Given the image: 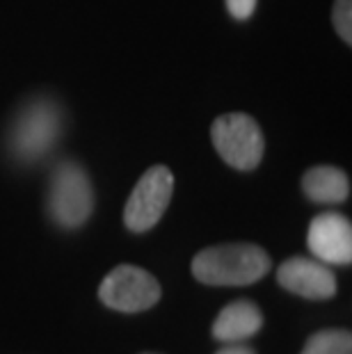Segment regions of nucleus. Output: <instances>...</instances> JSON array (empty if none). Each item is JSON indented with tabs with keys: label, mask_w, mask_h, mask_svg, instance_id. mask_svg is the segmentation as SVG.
I'll return each mask as SVG.
<instances>
[{
	"label": "nucleus",
	"mask_w": 352,
	"mask_h": 354,
	"mask_svg": "<svg viewBox=\"0 0 352 354\" xmlns=\"http://www.w3.org/2000/svg\"><path fill=\"white\" fill-rule=\"evenodd\" d=\"M270 270V256L250 243L217 245L192 259V274L206 286H250Z\"/></svg>",
	"instance_id": "1"
},
{
	"label": "nucleus",
	"mask_w": 352,
	"mask_h": 354,
	"mask_svg": "<svg viewBox=\"0 0 352 354\" xmlns=\"http://www.w3.org/2000/svg\"><path fill=\"white\" fill-rule=\"evenodd\" d=\"M62 135V110L53 99H35L19 112L10 131V151L19 162L44 160Z\"/></svg>",
	"instance_id": "2"
},
{
	"label": "nucleus",
	"mask_w": 352,
	"mask_h": 354,
	"mask_svg": "<svg viewBox=\"0 0 352 354\" xmlns=\"http://www.w3.org/2000/svg\"><path fill=\"white\" fill-rule=\"evenodd\" d=\"M94 210V192L87 171L78 162H59L48 185V213L62 229H78Z\"/></svg>",
	"instance_id": "3"
},
{
	"label": "nucleus",
	"mask_w": 352,
	"mask_h": 354,
	"mask_svg": "<svg viewBox=\"0 0 352 354\" xmlns=\"http://www.w3.org/2000/svg\"><path fill=\"white\" fill-rule=\"evenodd\" d=\"M213 145L222 160L234 169L250 171L259 167L266 151V140L259 124L245 112H231L215 119L213 128Z\"/></svg>",
	"instance_id": "4"
},
{
	"label": "nucleus",
	"mask_w": 352,
	"mask_h": 354,
	"mask_svg": "<svg viewBox=\"0 0 352 354\" xmlns=\"http://www.w3.org/2000/svg\"><path fill=\"white\" fill-rule=\"evenodd\" d=\"M172 192H174V174L165 165H156L145 171L124 208L126 229L133 233L154 229L169 206Z\"/></svg>",
	"instance_id": "5"
},
{
	"label": "nucleus",
	"mask_w": 352,
	"mask_h": 354,
	"mask_svg": "<svg viewBox=\"0 0 352 354\" xmlns=\"http://www.w3.org/2000/svg\"><path fill=\"white\" fill-rule=\"evenodd\" d=\"M160 283L151 272L136 266H119L99 286V299L112 311L140 313L160 299Z\"/></svg>",
	"instance_id": "6"
},
{
	"label": "nucleus",
	"mask_w": 352,
	"mask_h": 354,
	"mask_svg": "<svg viewBox=\"0 0 352 354\" xmlns=\"http://www.w3.org/2000/svg\"><path fill=\"white\" fill-rule=\"evenodd\" d=\"M306 245L318 261L327 266H350L352 261V224L339 213L316 215L309 224Z\"/></svg>",
	"instance_id": "7"
},
{
	"label": "nucleus",
	"mask_w": 352,
	"mask_h": 354,
	"mask_svg": "<svg viewBox=\"0 0 352 354\" xmlns=\"http://www.w3.org/2000/svg\"><path fill=\"white\" fill-rule=\"evenodd\" d=\"M277 281L288 292L306 299H329L336 292V277L323 261L293 256L277 270Z\"/></svg>",
	"instance_id": "8"
},
{
	"label": "nucleus",
	"mask_w": 352,
	"mask_h": 354,
	"mask_svg": "<svg viewBox=\"0 0 352 354\" xmlns=\"http://www.w3.org/2000/svg\"><path fill=\"white\" fill-rule=\"evenodd\" d=\"M263 327V313L250 299H238L224 306L213 322V338L220 343H241L259 334Z\"/></svg>",
	"instance_id": "9"
},
{
	"label": "nucleus",
	"mask_w": 352,
	"mask_h": 354,
	"mask_svg": "<svg viewBox=\"0 0 352 354\" xmlns=\"http://www.w3.org/2000/svg\"><path fill=\"white\" fill-rule=\"evenodd\" d=\"M302 190L316 203H341L350 194V180L346 171L329 165H318L302 176Z\"/></svg>",
	"instance_id": "10"
},
{
	"label": "nucleus",
	"mask_w": 352,
	"mask_h": 354,
	"mask_svg": "<svg viewBox=\"0 0 352 354\" xmlns=\"http://www.w3.org/2000/svg\"><path fill=\"white\" fill-rule=\"evenodd\" d=\"M299 354H352V334L346 329L316 331Z\"/></svg>",
	"instance_id": "11"
},
{
	"label": "nucleus",
	"mask_w": 352,
	"mask_h": 354,
	"mask_svg": "<svg viewBox=\"0 0 352 354\" xmlns=\"http://www.w3.org/2000/svg\"><path fill=\"white\" fill-rule=\"evenodd\" d=\"M334 26L341 39L352 44V0H336L334 5Z\"/></svg>",
	"instance_id": "12"
},
{
	"label": "nucleus",
	"mask_w": 352,
	"mask_h": 354,
	"mask_svg": "<svg viewBox=\"0 0 352 354\" xmlns=\"http://www.w3.org/2000/svg\"><path fill=\"white\" fill-rule=\"evenodd\" d=\"M227 10L234 19L247 21L257 10V0H227Z\"/></svg>",
	"instance_id": "13"
},
{
	"label": "nucleus",
	"mask_w": 352,
	"mask_h": 354,
	"mask_svg": "<svg viewBox=\"0 0 352 354\" xmlns=\"http://www.w3.org/2000/svg\"><path fill=\"white\" fill-rule=\"evenodd\" d=\"M217 354H257L252 348H245V345H236V343H231L227 345V348H222Z\"/></svg>",
	"instance_id": "14"
}]
</instances>
